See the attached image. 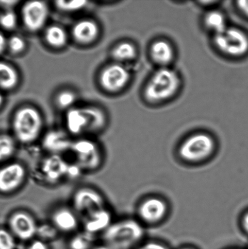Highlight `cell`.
I'll return each mask as SVG.
<instances>
[{
    "mask_svg": "<svg viewBox=\"0 0 248 249\" xmlns=\"http://www.w3.org/2000/svg\"><path fill=\"white\" fill-rule=\"evenodd\" d=\"M65 121L67 133L77 138L99 133L107 122L105 113L99 107L92 106L73 107L67 111Z\"/></svg>",
    "mask_w": 248,
    "mask_h": 249,
    "instance_id": "1",
    "label": "cell"
},
{
    "mask_svg": "<svg viewBox=\"0 0 248 249\" xmlns=\"http://www.w3.org/2000/svg\"><path fill=\"white\" fill-rule=\"evenodd\" d=\"M43 120L37 109L24 106L16 112L12 121L13 136L17 142L27 145L35 143L42 133Z\"/></svg>",
    "mask_w": 248,
    "mask_h": 249,
    "instance_id": "2",
    "label": "cell"
},
{
    "mask_svg": "<svg viewBox=\"0 0 248 249\" xmlns=\"http://www.w3.org/2000/svg\"><path fill=\"white\" fill-rule=\"evenodd\" d=\"M143 229L132 219L113 222L101 233L103 244L112 249H126L135 245L142 238Z\"/></svg>",
    "mask_w": 248,
    "mask_h": 249,
    "instance_id": "3",
    "label": "cell"
},
{
    "mask_svg": "<svg viewBox=\"0 0 248 249\" xmlns=\"http://www.w3.org/2000/svg\"><path fill=\"white\" fill-rule=\"evenodd\" d=\"M180 78L175 71L167 68L157 70L148 81L145 96L151 103H159L173 96L178 91Z\"/></svg>",
    "mask_w": 248,
    "mask_h": 249,
    "instance_id": "4",
    "label": "cell"
},
{
    "mask_svg": "<svg viewBox=\"0 0 248 249\" xmlns=\"http://www.w3.org/2000/svg\"><path fill=\"white\" fill-rule=\"evenodd\" d=\"M70 153L74 162L83 172H96L103 164V151L97 142L91 139L85 137L74 139Z\"/></svg>",
    "mask_w": 248,
    "mask_h": 249,
    "instance_id": "5",
    "label": "cell"
},
{
    "mask_svg": "<svg viewBox=\"0 0 248 249\" xmlns=\"http://www.w3.org/2000/svg\"><path fill=\"white\" fill-rule=\"evenodd\" d=\"M71 207L82 219L106 208L107 205L100 192L94 188L85 186L79 188L73 194Z\"/></svg>",
    "mask_w": 248,
    "mask_h": 249,
    "instance_id": "6",
    "label": "cell"
},
{
    "mask_svg": "<svg viewBox=\"0 0 248 249\" xmlns=\"http://www.w3.org/2000/svg\"><path fill=\"white\" fill-rule=\"evenodd\" d=\"M215 43L221 52L233 57H240L248 52V36L237 28H227L215 34Z\"/></svg>",
    "mask_w": 248,
    "mask_h": 249,
    "instance_id": "7",
    "label": "cell"
},
{
    "mask_svg": "<svg viewBox=\"0 0 248 249\" xmlns=\"http://www.w3.org/2000/svg\"><path fill=\"white\" fill-rule=\"evenodd\" d=\"M38 224L35 217L24 210L14 212L8 220L9 230L17 240L25 242L36 238Z\"/></svg>",
    "mask_w": 248,
    "mask_h": 249,
    "instance_id": "8",
    "label": "cell"
},
{
    "mask_svg": "<svg viewBox=\"0 0 248 249\" xmlns=\"http://www.w3.org/2000/svg\"><path fill=\"white\" fill-rule=\"evenodd\" d=\"M28 170L21 162H11L0 168V193L4 195L18 191L25 183Z\"/></svg>",
    "mask_w": 248,
    "mask_h": 249,
    "instance_id": "9",
    "label": "cell"
},
{
    "mask_svg": "<svg viewBox=\"0 0 248 249\" xmlns=\"http://www.w3.org/2000/svg\"><path fill=\"white\" fill-rule=\"evenodd\" d=\"M215 147L212 138L205 134H198L189 138L182 145L180 153L184 160L197 161L207 157Z\"/></svg>",
    "mask_w": 248,
    "mask_h": 249,
    "instance_id": "10",
    "label": "cell"
},
{
    "mask_svg": "<svg viewBox=\"0 0 248 249\" xmlns=\"http://www.w3.org/2000/svg\"><path fill=\"white\" fill-rule=\"evenodd\" d=\"M130 80V71L120 63L107 66L99 75L102 88L111 92L120 91L126 86Z\"/></svg>",
    "mask_w": 248,
    "mask_h": 249,
    "instance_id": "11",
    "label": "cell"
},
{
    "mask_svg": "<svg viewBox=\"0 0 248 249\" xmlns=\"http://www.w3.org/2000/svg\"><path fill=\"white\" fill-rule=\"evenodd\" d=\"M48 16L49 9L45 2L28 1L22 7V21L26 28L33 33L43 28Z\"/></svg>",
    "mask_w": 248,
    "mask_h": 249,
    "instance_id": "12",
    "label": "cell"
},
{
    "mask_svg": "<svg viewBox=\"0 0 248 249\" xmlns=\"http://www.w3.org/2000/svg\"><path fill=\"white\" fill-rule=\"evenodd\" d=\"M50 223L60 233L77 232L81 219L71 207L59 206L50 214Z\"/></svg>",
    "mask_w": 248,
    "mask_h": 249,
    "instance_id": "13",
    "label": "cell"
},
{
    "mask_svg": "<svg viewBox=\"0 0 248 249\" xmlns=\"http://www.w3.org/2000/svg\"><path fill=\"white\" fill-rule=\"evenodd\" d=\"M74 139L67 132L52 129L43 136L42 146L50 155L62 156L70 152Z\"/></svg>",
    "mask_w": 248,
    "mask_h": 249,
    "instance_id": "14",
    "label": "cell"
},
{
    "mask_svg": "<svg viewBox=\"0 0 248 249\" xmlns=\"http://www.w3.org/2000/svg\"><path fill=\"white\" fill-rule=\"evenodd\" d=\"M113 222V214L108 207L81 219L83 230L94 235L103 233Z\"/></svg>",
    "mask_w": 248,
    "mask_h": 249,
    "instance_id": "15",
    "label": "cell"
},
{
    "mask_svg": "<svg viewBox=\"0 0 248 249\" xmlns=\"http://www.w3.org/2000/svg\"><path fill=\"white\" fill-rule=\"evenodd\" d=\"M69 163L63 160L61 156L50 155L42 164L43 176L46 181L55 183L64 178H67Z\"/></svg>",
    "mask_w": 248,
    "mask_h": 249,
    "instance_id": "16",
    "label": "cell"
},
{
    "mask_svg": "<svg viewBox=\"0 0 248 249\" xmlns=\"http://www.w3.org/2000/svg\"><path fill=\"white\" fill-rule=\"evenodd\" d=\"M99 34V26L96 22L89 19L77 22L72 29V35L74 40L82 45H88L93 42Z\"/></svg>",
    "mask_w": 248,
    "mask_h": 249,
    "instance_id": "17",
    "label": "cell"
},
{
    "mask_svg": "<svg viewBox=\"0 0 248 249\" xmlns=\"http://www.w3.org/2000/svg\"><path fill=\"white\" fill-rule=\"evenodd\" d=\"M166 211V205L164 202L155 198L143 202L139 210L141 217L150 223L159 221L164 216Z\"/></svg>",
    "mask_w": 248,
    "mask_h": 249,
    "instance_id": "18",
    "label": "cell"
},
{
    "mask_svg": "<svg viewBox=\"0 0 248 249\" xmlns=\"http://www.w3.org/2000/svg\"><path fill=\"white\" fill-rule=\"evenodd\" d=\"M150 56L157 64L165 66L171 62L174 50L169 43L164 40L154 41L150 49Z\"/></svg>",
    "mask_w": 248,
    "mask_h": 249,
    "instance_id": "19",
    "label": "cell"
},
{
    "mask_svg": "<svg viewBox=\"0 0 248 249\" xmlns=\"http://www.w3.org/2000/svg\"><path fill=\"white\" fill-rule=\"evenodd\" d=\"M18 81L17 71L9 63L0 62V89L9 91L14 89Z\"/></svg>",
    "mask_w": 248,
    "mask_h": 249,
    "instance_id": "20",
    "label": "cell"
},
{
    "mask_svg": "<svg viewBox=\"0 0 248 249\" xmlns=\"http://www.w3.org/2000/svg\"><path fill=\"white\" fill-rule=\"evenodd\" d=\"M96 235L83 229L73 234L68 242L69 249H93L96 246Z\"/></svg>",
    "mask_w": 248,
    "mask_h": 249,
    "instance_id": "21",
    "label": "cell"
},
{
    "mask_svg": "<svg viewBox=\"0 0 248 249\" xmlns=\"http://www.w3.org/2000/svg\"><path fill=\"white\" fill-rule=\"evenodd\" d=\"M46 42L53 48H62L66 45L67 36L65 29L59 26L52 25L46 29L45 34Z\"/></svg>",
    "mask_w": 248,
    "mask_h": 249,
    "instance_id": "22",
    "label": "cell"
},
{
    "mask_svg": "<svg viewBox=\"0 0 248 249\" xmlns=\"http://www.w3.org/2000/svg\"><path fill=\"white\" fill-rule=\"evenodd\" d=\"M17 141L13 136L0 134V163L13 157L17 150Z\"/></svg>",
    "mask_w": 248,
    "mask_h": 249,
    "instance_id": "23",
    "label": "cell"
},
{
    "mask_svg": "<svg viewBox=\"0 0 248 249\" xmlns=\"http://www.w3.org/2000/svg\"><path fill=\"white\" fill-rule=\"evenodd\" d=\"M137 55L135 46L130 42H121L115 46L113 50L114 59L118 62H128L133 59Z\"/></svg>",
    "mask_w": 248,
    "mask_h": 249,
    "instance_id": "24",
    "label": "cell"
},
{
    "mask_svg": "<svg viewBox=\"0 0 248 249\" xmlns=\"http://www.w3.org/2000/svg\"><path fill=\"white\" fill-rule=\"evenodd\" d=\"M206 26L214 31L215 34L220 33L227 28L224 16L220 12H209L205 17Z\"/></svg>",
    "mask_w": 248,
    "mask_h": 249,
    "instance_id": "25",
    "label": "cell"
},
{
    "mask_svg": "<svg viewBox=\"0 0 248 249\" xmlns=\"http://www.w3.org/2000/svg\"><path fill=\"white\" fill-rule=\"evenodd\" d=\"M59 234V231L50 222L38 224L36 238L49 243L50 241L55 240Z\"/></svg>",
    "mask_w": 248,
    "mask_h": 249,
    "instance_id": "26",
    "label": "cell"
},
{
    "mask_svg": "<svg viewBox=\"0 0 248 249\" xmlns=\"http://www.w3.org/2000/svg\"><path fill=\"white\" fill-rule=\"evenodd\" d=\"M76 101V94L70 90H63L56 97V103L58 108L67 109V111L75 107Z\"/></svg>",
    "mask_w": 248,
    "mask_h": 249,
    "instance_id": "27",
    "label": "cell"
},
{
    "mask_svg": "<svg viewBox=\"0 0 248 249\" xmlns=\"http://www.w3.org/2000/svg\"><path fill=\"white\" fill-rule=\"evenodd\" d=\"M17 239L9 229H0V249H16Z\"/></svg>",
    "mask_w": 248,
    "mask_h": 249,
    "instance_id": "28",
    "label": "cell"
},
{
    "mask_svg": "<svg viewBox=\"0 0 248 249\" xmlns=\"http://www.w3.org/2000/svg\"><path fill=\"white\" fill-rule=\"evenodd\" d=\"M87 3L86 1H58L55 2V6L58 9L63 12H73L80 11L84 8Z\"/></svg>",
    "mask_w": 248,
    "mask_h": 249,
    "instance_id": "29",
    "label": "cell"
},
{
    "mask_svg": "<svg viewBox=\"0 0 248 249\" xmlns=\"http://www.w3.org/2000/svg\"><path fill=\"white\" fill-rule=\"evenodd\" d=\"M18 18L14 12L7 10L0 15V26L5 30L11 31L16 28Z\"/></svg>",
    "mask_w": 248,
    "mask_h": 249,
    "instance_id": "30",
    "label": "cell"
},
{
    "mask_svg": "<svg viewBox=\"0 0 248 249\" xmlns=\"http://www.w3.org/2000/svg\"><path fill=\"white\" fill-rule=\"evenodd\" d=\"M26 46V41L21 36L15 35L7 40V48L14 54H19L23 53Z\"/></svg>",
    "mask_w": 248,
    "mask_h": 249,
    "instance_id": "31",
    "label": "cell"
},
{
    "mask_svg": "<svg viewBox=\"0 0 248 249\" xmlns=\"http://www.w3.org/2000/svg\"><path fill=\"white\" fill-rule=\"evenodd\" d=\"M26 249H50V248L49 243L35 238L29 242Z\"/></svg>",
    "mask_w": 248,
    "mask_h": 249,
    "instance_id": "32",
    "label": "cell"
},
{
    "mask_svg": "<svg viewBox=\"0 0 248 249\" xmlns=\"http://www.w3.org/2000/svg\"><path fill=\"white\" fill-rule=\"evenodd\" d=\"M237 6L242 14L248 18V1H239L237 2Z\"/></svg>",
    "mask_w": 248,
    "mask_h": 249,
    "instance_id": "33",
    "label": "cell"
},
{
    "mask_svg": "<svg viewBox=\"0 0 248 249\" xmlns=\"http://www.w3.org/2000/svg\"><path fill=\"white\" fill-rule=\"evenodd\" d=\"M138 249H168L165 246L157 243H148Z\"/></svg>",
    "mask_w": 248,
    "mask_h": 249,
    "instance_id": "34",
    "label": "cell"
},
{
    "mask_svg": "<svg viewBox=\"0 0 248 249\" xmlns=\"http://www.w3.org/2000/svg\"><path fill=\"white\" fill-rule=\"evenodd\" d=\"M7 40L1 33H0V55L4 53L7 48Z\"/></svg>",
    "mask_w": 248,
    "mask_h": 249,
    "instance_id": "35",
    "label": "cell"
},
{
    "mask_svg": "<svg viewBox=\"0 0 248 249\" xmlns=\"http://www.w3.org/2000/svg\"><path fill=\"white\" fill-rule=\"evenodd\" d=\"M244 226L245 230H246L248 232V213L245 214V216H244Z\"/></svg>",
    "mask_w": 248,
    "mask_h": 249,
    "instance_id": "36",
    "label": "cell"
},
{
    "mask_svg": "<svg viewBox=\"0 0 248 249\" xmlns=\"http://www.w3.org/2000/svg\"><path fill=\"white\" fill-rule=\"evenodd\" d=\"M93 249H112L108 247V246H106L105 245H104V244H103V245H102L95 246V247L93 248Z\"/></svg>",
    "mask_w": 248,
    "mask_h": 249,
    "instance_id": "37",
    "label": "cell"
},
{
    "mask_svg": "<svg viewBox=\"0 0 248 249\" xmlns=\"http://www.w3.org/2000/svg\"><path fill=\"white\" fill-rule=\"evenodd\" d=\"M4 104V97L2 94L0 92V108Z\"/></svg>",
    "mask_w": 248,
    "mask_h": 249,
    "instance_id": "38",
    "label": "cell"
},
{
    "mask_svg": "<svg viewBox=\"0 0 248 249\" xmlns=\"http://www.w3.org/2000/svg\"><path fill=\"white\" fill-rule=\"evenodd\" d=\"M191 249V248H183V249Z\"/></svg>",
    "mask_w": 248,
    "mask_h": 249,
    "instance_id": "39",
    "label": "cell"
}]
</instances>
